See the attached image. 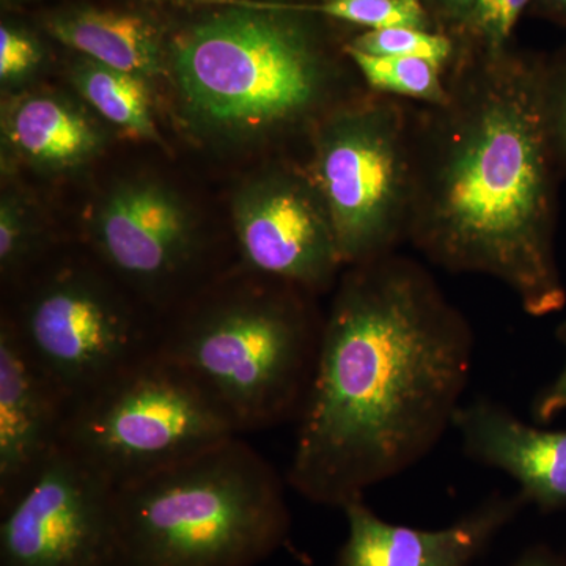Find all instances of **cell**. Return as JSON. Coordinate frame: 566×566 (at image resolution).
Here are the masks:
<instances>
[{"mask_svg": "<svg viewBox=\"0 0 566 566\" xmlns=\"http://www.w3.org/2000/svg\"><path fill=\"white\" fill-rule=\"evenodd\" d=\"M475 356L471 323L422 264H354L324 318L286 483L344 510L405 474L453 428Z\"/></svg>", "mask_w": 566, "mask_h": 566, "instance_id": "obj_1", "label": "cell"}, {"mask_svg": "<svg viewBox=\"0 0 566 566\" xmlns=\"http://www.w3.org/2000/svg\"><path fill=\"white\" fill-rule=\"evenodd\" d=\"M447 84V103L415 126L406 238L442 270L504 283L526 314H556L566 290L543 71L509 50L464 51Z\"/></svg>", "mask_w": 566, "mask_h": 566, "instance_id": "obj_2", "label": "cell"}, {"mask_svg": "<svg viewBox=\"0 0 566 566\" xmlns=\"http://www.w3.org/2000/svg\"><path fill=\"white\" fill-rule=\"evenodd\" d=\"M163 318L158 349L199 382L238 434L296 422L314 379L324 318L292 283L240 266Z\"/></svg>", "mask_w": 566, "mask_h": 566, "instance_id": "obj_3", "label": "cell"}, {"mask_svg": "<svg viewBox=\"0 0 566 566\" xmlns=\"http://www.w3.org/2000/svg\"><path fill=\"white\" fill-rule=\"evenodd\" d=\"M285 482L233 436L118 485V566L262 564L289 538Z\"/></svg>", "mask_w": 566, "mask_h": 566, "instance_id": "obj_4", "label": "cell"}, {"mask_svg": "<svg viewBox=\"0 0 566 566\" xmlns=\"http://www.w3.org/2000/svg\"><path fill=\"white\" fill-rule=\"evenodd\" d=\"M296 3H240L177 36L182 107L207 132L255 137L296 125L322 103L327 62Z\"/></svg>", "mask_w": 566, "mask_h": 566, "instance_id": "obj_5", "label": "cell"}, {"mask_svg": "<svg viewBox=\"0 0 566 566\" xmlns=\"http://www.w3.org/2000/svg\"><path fill=\"white\" fill-rule=\"evenodd\" d=\"M14 293L3 318L69 405L158 349L163 319L93 255L50 260Z\"/></svg>", "mask_w": 566, "mask_h": 566, "instance_id": "obj_6", "label": "cell"}, {"mask_svg": "<svg viewBox=\"0 0 566 566\" xmlns=\"http://www.w3.org/2000/svg\"><path fill=\"white\" fill-rule=\"evenodd\" d=\"M233 436L218 401L155 353L70 403L62 446L118 486Z\"/></svg>", "mask_w": 566, "mask_h": 566, "instance_id": "obj_7", "label": "cell"}, {"mask_svg": "<svg viewBox=\"0 0 566 566\" xmlns=\"http://www.w3.org/2000/svg\"><path fill=\"white\" fill-rule=\"evenodd\" d=\"M346 268L395 252L415 189V126L397 103L365 102L327 117L307 172Z\"/></svg>", "mask_w": 566, "mask_h": 566, "instance_id": "obj_8", "label": "cell"}, {"mask_svg": "<svg viewBox=\"0 0 566 566\" xmlns=\"http://www.w3.org/2000/svg\"><path fill=\"white\" fill-rule=\"evenodd\" d=\"M88 248L137 297L166 318L202 292L207 244L180 196L150 180L112 189L88 229Z\"/></svg>", "mask_w": 566, "mask_h": 566, "instance_id": "obj_9", "label": "cell"}, {"mask_svg": "<svg viewBox=\"0 0 566 566\" xmlns=\"http://www.w3.org/2000/svg\"><path fill=\"white\" fill-rule=\"evenodd\" d=\"M115 490L61 446L0 510V566H118Z\"/></svg>", "mask_w": 566, "mask_h": 566, "instance_id": "obj_10", "label": "cell"}, {"mask_svg": "<svg viewBox=\"0 0 566 566\" xmlns=\"http://www.w3.org/2000/svg\"><path fill=\"white\" fill-rule=\"evenodd\" d=\"M233 233L240 266L326 292L345 266L322 197L307 175H263L233 200Z\"/></svg>", "mask_w": 566, "mask_h": 566, "instance_id": "obj_11", "label": "cell"}, {"mask_svg": "<svg viewBox=\"0 0 566 566\" xmlns=\"http://www.w3.org/2000/svg\"><path fill=\"white\" fill-rule=\"evenodd\" d=\"M526 505L520 493L493 494L457 523L424 531L387 523L360 499L344 509L348 535L334 566H471Z\"/></svg>", "mask_w": 566, "mask_h": 566, "instance_id": "obj_12", "label": "cell"}, {"mask_svg": "<svg viewBox=\"0 0 566 566\" xmlns=\"http://www.w3.org/2000/svg\"><path fill=\"white\" fill-rule=\"evenodd\" d=\"M69 401L0 323V510L10 505L61 449Z\"/></svg>", "mask_w": 566, "mask_h": 566, "instance_id": "obj_13", "label": "cell"}, {"mask_svg": "<svg viewBox=\"0 0 566 566\" xmlns=\"http://www.w3.org/2000/svg\"><path fill=\"white\" fill-rule=\"evenodd\" d=\"M453 430L464 455L515 480L526 504L543 512L566 509V430L524 422L486 397L461 405Z\"/></svg>", "mask_w": 566, "mask_h": 566, "instance_id": "obj_14", "label": "cell"}, {"mask_svg": "<svg viewBox=\"0 0 566 566\" xmlns=\"http://www.w3.org/2000/svg\"><path fill=\"white\" fill-rule=\"evenodd\" d=\"M3 140L10 150L44 170H69L103 150L104 136L91 115L63 96L31 93L3 111Z\"/></svg>", "mask_w": 566, "mask_h": 566, "instance_id": "obj_15", "label": "cell"}, {"mask_svg": "<svg viewBox=\"0 0 566 566\" xmlns=\"http://www.w3.org/2000/svg\"><path fill=\"white\" fill-rule=\"evenodd\" d=\"M48 32L82 57L150 81L166 74L159 29L140 14L107 9H73L46 21Z\"/></svg>", "mask_w": 566, "mask_h": 566, "instance_id": "obj_16", "label": "cell"}, {"mask_svg": "<svg viewBox=\"0 0 566 566\" xmlns=\"http://www.w3.org/2000/svg\"><path fill=\"white\" fill-rule=\"evenodd\" d=\"M70 81L81 98L118 132L134 139L161 142L144 77L81 57L71 66Z\"/></svg>", "mask_w": 566, "mask_h": 566, "instance_id": "obj_17", "label": "cell"}, {"mask_svg": "<svg viewBox=\"0 0 566 566\" xmlns=\"http://www.w3.org/2000/svg\"><path fill=\"white\" fill-rule=\"evenodd\" d=\"M345 51L371 91L417 99L428 106H442L449 99V84L442 74L444 69L433 62L412 57H381L365 54L352 46H346Z\"/></svg>", "mask_w": 566, "mask_h": 566, "instance_id": "obj_18", "label": "cell"}, {"mask_svg": "<svg viewBox=\"0 0 566 566\" xmlns=\"http://www.w3.org/2000/svg\"><path fill=\"white\" fill-rule=\"evenodd\" d=\"M305 13L323 14L333 20L360 25L367 31L392 28L430 29L433 18L423 0H324L322 3H296Z\"/></svg>", "mask_w": 566, "mask_h": 566, "instance_id": "obj_19", "label": "cell"}, {"mask_svg": "<svg viewBox=\"0 0 566 566\" xmlns=\"http://www.w3.org/2000/svg\"><path fill=\"white\" fill-rule=\"evenodd\" d=\"M348 46L381 57L424 59L442 69L457 57L455 39L449 33L430 29L392 28L367 31L357 35Z\"/></svg>", "mask_w": 566, "mask_h": 566, "instance_id": "obj_20", "label": "cell"}, {"mask_svg": "<svg viewBox=\"0 0 566 566\" xmlns=\"http://www.w3.org/2000/svg\"><path fill=\"white\" fill-rule=\"evenodd\" d=\"M531 0H475L468 21L457 33L465 51L497 54L509 50L521 14Z\"/></svg>", "mask_w": 566, "mask_h": 566, "instance_id": "obj_21", "label": "cell"}, {"mask_svg": "<svg viewBox=\"0 0 566 566\" xmlns=\"http://www.w3.org/2000/svg\"><path fill=\"white\" fill-rule=\"evenodd\" d=\"M43 61L39 41L21 29L0 28V81L13 84L31 76Z\"/></svg>", "mask_w": 566, "mask_h": 566, "instance_id": "obj_22", "label": "cell"}, {"mask_svg": "<svg viewBox=\"0 0 566 566\" xmlns=\"http://www.w3.org/2000/svg\"><path fill=\"white\" fill-rule=\"evenodd\" d=\"M543 93L554 155L557 161L566 164V71L556 76L543 73Z\"/></svg>", "mask_w": 566, "mask_h": 566, "instance_id": "obj_23", "label": "cell"}, {"mask_svg": "<svg viewBox=\"0 0 566 566\" xmlns=\"http://www.w3.org/2000/svg\"><path fill=\"white\" fill-rule=\"evenodd\" d=\"M557 340L565 348V364L553 382L543 387L532 400L531 415L535 423L547 424L566 411V323L557 329Z\"/></svg>", "mask_w": 566, "mask_h": 566, "instance_id": "obj_24", "label": "cell"}, {"mask_svg": "<svg viewBox=\"0 0 566 566\" xmlns=\"http://www.w3.org/2000/svg\"><path fill=\"white\" fill-rule=\"evenodd\" d=\"M423 3L433 21H438L457 35L468 21L475 0H423Z\"/></svg>", "mask_w": 566, "mask_h": 566, "instance_id": "obj_25", "label": "cell"}, {"mask_svg": "<svg viewBox=\"0 0 566 566\" xmlns=\"http://www.w3.org/2000/svg\"><path fill=\"white\" fill-rule=\"evenodd\" d=\"M512 566H566V560L551 551L538 547V549L528 551Z\"/></svg>", "mask_w": 566, "mask_h": 566, "instance_id": "obj_26", "label": "cell"}, {"mask_svg": "<svg viewBox=\"0 0 566 566\" xmlns=\"http://www.w3.org/2000/svg\"><path fill=\"white\" fill-rule=\"evenodd\" d=\"M539 2L545 3L551 10H556L566 17V0H539Z\"/></svg>", "mask_w": 566, "mask_h": 566, "instance_id": "obj_27", "label": "cell"}]
</instances>
